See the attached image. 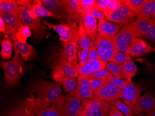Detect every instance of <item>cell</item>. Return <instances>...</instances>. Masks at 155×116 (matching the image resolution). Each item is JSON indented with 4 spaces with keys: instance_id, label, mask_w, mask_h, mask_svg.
<instances>
[{
    "instance_id": "obj_50",
    "label": "cell",
    "mask_w": 155,
    "mask_h": 116,
    "mask_svg": "<svg viewBox=\"0 0 155 116\" xmlns=\"http://www.w3.org/2000/svg\"><path fill=\"white\" fill-rule=\"evenodd\" d=\"M138 116H146V115L143 113H140V114H138Z\"/></svg>"
},
{
    "instance_id": "obj_42",
    "label": "cell",
    "mask_w": 155,
    "mask_h": 116,
    "mask_svg": "<svg viewBox=\"0 0 155 116\" xmlns=\"http://www.w3.org/2000/svg\"><path fill=\"white\" fill-rule=\"evenodd\" d=\"M88 78L91 88L94 92L107 81V79H99V78L89 77Z\"/></svg>"
},
{
    "instance_id": "obj_34",
    "label": "cell",
    "mask_w": 155,
    "mask_h": 116,
    "mask_svg": "<svg viewBox=\"0 0 155 116\" xmlns=\"http://www.w3.org/2000/svg\"><path fill=\"white\" fill-rule=\"evenodd\" d=\"M31 29L28 26L22 24L15 34L12 35L13 40H17L21 42L26 43V39L31 36Z\"/></svg>"
},
{
    "instance_id": "obj_32",
    "label": "cell",
    "mask_w": 155,
    "mask_h": 116,
    "mask_svg": "<svg viewBox=\"0 0 155 116\" xmlns=\"http://www.w3.org/2000/svg\"><path fill=\"white\" fill-rule=\"evenodd\" d=\"M8 12L19 13V6L17 2L13 0H1L0 13Z\"/></svg>"
},
{
    "instance_id": "obj_16",
    "label": "cell",
    "mask_w": 155,
    "mask_h": 116,
    "mask_svg": "<svg viewBox=\"0 0 155 116\" xmlns=\"http://www.w3.org/2000/svg\"><path fill=\"white\" fill-rule=\"evenodd\" d=\"M142 89L137 88L131 82L122 90L124 103L129 106L132 110L137 101L141 96Z\"/></svg>"
},
{
    "instance_id": "obj_7",
    "label": "cell",
    "mask_w": 155,
    "mask_h": 116,
    "mask_svg": "<svg viewBox=\"0 0 155 116\" xmlns=\"http://www.w3.org/2000/svg\"><path fill=\"white\" fill-rule=\"evenodd\" d=\"M21 61L19 55H15L11 61H1V66L3 69L8 86L17 85L21 74Z\"/></svg>"
},
{
    "instance_id": "obj_44",
    "label": "cell",
    "mask_w": 155,
    "mask_h": 116,
    "mask_svg": "<svg viewBox=\"0 0 155 116\" xmlns=\"http://www.w3.org/2000/svg\"><path fill=\"white\" fill-rule=\"evenodd\" d=\"M153 20V23L151 28L149 31L145 34L143 38H145L152 42L155 43V20Z\"/></svg>"
},
{
    "instance_id": "obj_48",
    "label": "cell",
    "mask_w": 155,
    "mask_h": 116,
    "mask_svg": "<svg viewBox=\"0 0 155 116\" xmlns=\"http://www.w3.org/2000/svg\"><path fill=\"white\" fill-rule=\"evenodd\" d=\"M0 30H1V32L6 34L5 24H4V22L2 20V18L1 17H0Z\"/></svg>"
},
{
    "instance_id": "obj_20",
    "label": "cell",
    "mask_w": 155,
    "mask_h": 116,
    "mask_svg": "<svg viewBox=\"0 0 155 116\" xmlns=\"http://www.w3.org/2000/svg\"><path fill=\"white\" fill-rule=\"evenodd\" d=\"M84 28L88 38L94 42L98 35L97 19L90 14H82Z\"/></svg>"
},
{
    "instance_id": "obj_19",
    "label": "cell",
    "mask_w": 155,
    "mask_h": 116,
    "mask_svg": "<svg viewBox=\"0 0 155 116\" xmlns=\"http://www.w3.org/2000/svg\"><path fill=\"white\" fill-rule=\"evenodd\" d=\"M124 25L109 22L105 19L100 20L98 26V35L109 38H113L118 33Z\"/></svg>"
},
{
    "instance_id": "obj_41",
    "label": "cell",
    "mask_w": 155,
    "mask_h": 116,
    "mask_svg": "<svg viewBox=\"0 0 155 116\" xmlns=\"http://www.w3.org/2000/svg\"><path fill=\"white\" fill-rule=\"evenodd\" d=\"M107 81H108L114 84L120 89L122 90L124 88H125L126 85L129 84L131 82L126 80V79H120V78H116L111 76V75L109 76L107 78Z\"/></svg>"
},
{
    "instance_id": "obj_21",
    "label": "cell",
    "mask_w": 155,
    "mask_h": 116,
    "mask_svg": "<svg viewBox=\"0 0 155 116\" xmlns=\"http://www.w3.org/2000/svg\"><path fill=\"white\" fill-rule=\"evenodd\" d=\"M107 63L101 60H88L80 68L79 75L89 76L95 72L105 68Z\"/></svg>"
},
{
    "instance_id": "obj_5",
    "label": "cell",
    "mask_w": 155,
    "mask_h": 116,
    "mask_svg": "<svg viewBox=\"0 0 155 116\" xmlns=\"http://www.w3.org/2000/svg\"><path fill=\"white\" fill-rule=\"evenodd\" d=\"M134 21L124 25L112 38V41L119 51L128 54L133 41L136 37H137L135 30Z\"/></svg>"
},
{
    "instance_id": "obj_10",
    "label": "cell",
    "mask_w": 155,
    "mask_h": 116,
    "mask_svg": "<svg viewBox=\"0 0 155 116\" xmlns=\"http://www.w3.org/2000/svg\"><path fill=\"white\" fill-rule=\"evenodd\" d=\"M96 98L112 103L122 98V90L107 81L94 91Z\"/></svg>"
},
{
    "instance_id": "obj_18",
    "label": "cell",
    "mask_w": 155,
    "mask_h": 116,
    "mask_svg": "<svg viewBox=\"0 0 155 116\" xmlns=\"http://www.w3.org/2000/svg\"><path fill=\"white\" fill-rule=\"evenodd\" d=\"M41 3L45 8L57 15L59 19H61L63 23H68L71 21L68 14L62 7L61 1L59 0H41Z\"/></svg>"
},
{
    "instance_id": "obj_27",
    "label": "cell",
    "mask_w": 155,
    "mask_h": 116,
    "mask_svg": "<svg viewBox=\"0 0 155 116\" xmlns=\"http://www.w3.org/2000/svg\"><path fill=\"white\" fill-rule=\"evenodd\" d=\"M148 0H120L122 4L138 16L141 14Z\"/></svg>"
},
{
    "instance_id": "obj_15",
    "label": "cell",
    "mask_w": 155,
    "mask_h": 116,
    "mask_svg": "<svg viewBox=\"0 0 155 116\" xmlns=\"http://www.w3.org/2000/svg\"><path fill=\"white\" fill-rule=\"evenodd\" d=\"M155 110V97L150 92H146L144 95L140 96L132 109L134 114L138 115Z\"/></svg>"
},
{
    "instance_id": "obj_23",
    "label": "cell",
    "mask_w": 155,
    "mask_h": 116,
    "mask_svg": "<svg viewBox=\"0 0 155 116\" xmlns=\"http://www.w3.org/2000/svg\"><path fill=\"white\" fill-rule=\"evenodd\" d=\"M153 20L149 17L139 15L134 21V28L137 37L143 38L145 34L149 31Z\"/></svg>"
},
{
    "instance_id": "obj_2",
    "label": "cell",
    "mask_w": 155,
    "mask_h": 116,
    "mask_svg": "<svg viewBox=\"0 0 155 116\" xmlns=\"http://www.w3.org/2000/svg\"><path fill=\"white\" fill-rule=\"evenodd\" d=\"M111 103L95 98L82 100L77 116H108Z\"/></svg>"
},
{
    "instance_id": "obj_49",
    "label": "cell",
    "mask_w": 155,
    "mask_h": 116,
    "mask_svg": "<svg viewBox=\"0 0 155 116\" xmlns=\"http://www.w3.org/2000/svg\"><path fill=\"white\" fill-rule=\"evenodd\" d=\"M146 116H155V110L145 113Z\"/></svg>"
},
{
    "instance_id": "obj_28",
    "label": "cell",
    "mask_w": 155,
    "mask_h": 116,
    "mask_svg": "<svg viewBox=\"0 0 155 116\" xmlns=\"http://www.w3.org/2000/svg\"><path fill=\"white\" fill-rule=\"evenodd\" d=\"M79 38L78 43L81 49H89L93 45V42L88 38L84 28L83 21L78 23Z\"/></svg>"
},
{
    "instance_id": "obj_37",
    "label": "cell",
    "mask_w": 155,
    "mask_h": 116,
    "mask_svg": "<svg viewBox=\"0 0 155 116\" xmlns=\"http://www.w3.org/2000/svg\"><path fill=\"white\" fill-rule=\"evenodd\" d=\"M111 104L117 108L125 116H133L134 115L131 108L119 99L112 102Z\"/></svg>"
},
{
    "instance_id": "obj_31",
    "label": "cell",
    "mask_w": 155,
    "mask_h": 116,
    "mask_svg": "<svg viewBox=\"0 0 155 116\" xmlns=\"http://www.w3.org/2000/svg\"><path fill=\"white\" fill-rule=\"evenodd\" d=\"M5 116H35L33 112L27 108L24 103L11 108L9 113Z\"/></svg>"
},
{
    "instance_id": "obj_35",
    "label": "cell",
    "mask_w": 155,
    "mask_h": 116,
    "mask_svg": "<svg viewBox=\"0 0 155 116\" xmlns=\"http://www.w3.org/2000/svg\"><path fill=\"white\" fill-rule=\"evenodd\" d=\"M105 68L107 70L111 76L120 79H125L123 72L121 66L113 62H109L106 65Z\"/></svg>"
},
{
    "instance_id": "obj_22",
    "label": "cell",
    "mask_w": 155,
    "mask_h": 116,
    "mask_svg": "<svg viewBox=\"0 0 155 116\" xmlns=\"http://www.w3.org/2000/svg\"><path fill=\"white\" fill-rule=\"evenodd\" d=\"M13 45L15 55H21L25 61L32 59L36 55L35 51L31 45L26 43L21 42L14 39Z\"/></svg>"
},
{
    "instance_id": "obj_25",
    "label": "cell",
    "mask_w": 155,
    "mask_h": 116,
    "mask_svg": "<svg viewBox=\"0 0 155 116\" xmlns=\"http://www.w3.org/2000/svg\"><path fill=\"white\" fill-rule=\"evenodd\" d=\"M56 82L62 85L65 91L71 93L76 88L78 85V79L73 77L64 76H54L52 77Z\"/></svg>"
},
{
    "instance_id": "obj_38",
    "label": "cell",
    "mask_w": 155,
    "mask_h": 116,
    "mask_svg": "<svg viewBox=\"0 0 155 116\" xmlns=\"http://www.w3.org/2000/svg\"><path fill=\"white\" fill-rule=\"evenodd\" d=\"M88 51L89 49H81L79 48L76 69L78 71L88 60Z\"/></svg>"
},
{
    "instance_id": "obj_46",
    "label": "cell",
    "mask_w": 155,
    "mask_h": 116,
    "mask_svg": "<svg viewBox=\"0 0 155 116\" xmlns=\"http://www.w3.org/2000/svg\"><path fill=\"white\" fill-rule=\"evenodd\" d=\"M89 14L94 16L96 19H97L100 20L104 19V17H105L104 14L101 11L96 8H94L91 10Z\"/></svg>"
},
{
    "instance_id": "obj_1",
    "label": "cell",
    "mask_w": 155,
    "mask_h": 116,
    "mask_svg": "<svg viewBox=\"0 0 155 116\" xmlns=\"http://www.w3.org/2000/svg\"><path fill=\"white\" fill-rule=\"evenodd\" d=\"M31 91L42 101H46L51 105L61 94L60 84L53 83L38 79L31 86Z\"/></svg>"
},
{
    "instance_id": "obj_33",
    "label": "cell",
    "mask_w": 155,
    "mask_h": 116,
    "mask_svg": "<svg viewBox=\"0 0 155 116\" xmlns=\"http://www.w3.org/2000/svg\"><path fill=\"white\" fill-rule=\"evenodd\" d=\"M2 57L4 60H8L11 58L13 50V44L9 37L6 36L1 41Z\"/></svg>"
},
{
    "instance_id": "obj_6",
    "label": "cell",
    "mask_w": 155,
    "mask_h": 116,
    "mask_svg": "<svg viewBox=\"0 0 155 116\" xmlns=\"http://www.w3.org/2000/svg\"><path fill=\"white\" fill-rule=\"evenodd\" d=\"M42 23L49 28L53 29L60 36V40L62 43L76 42L79 38V27L75 21H69L68 23H62L60 25L51 24L47 21H43Z\"/></svg>"
},
{
    "instance_id": "obj_29",
    "label": "cell",
    "mask_w": 155,
    "mask_h": 116,
    "mask_svg": "<svg viewBox=\"0 0 155 116\" xmlns=\"http://www.w3.org/2000/svg\"><path fill=\"white\" fill-rule=\"evenodd\" d=\"M121 67L125 79L131 81V79L136 75L138 69L134 62L131 60H129L123 64Z\"/></svg>"
},
{
    "instance_id": "obj_3",
    "label": "cell",
    "mask_w": 155,
    "mask_h": 116,
    "mask_svg": "<svg viewBox=\"0 0 155 116\" xmlns=\"http://www.w3.org/2000/svg\"><path fill=\"white\" fill-rule=\"evenodd\" d=\"M81 101L69 94L61 95L50 106L57 111L60 116H76L79 112Z\"/></svg>"
},
{
    "instance_id": "obj_9",
    "label": "cell",
    "mask_w": 155,
    "mask_h": 116,
    "mask_svg": "<svg viewBox=\"0 0 155 116\" xmlns=\"http://www.w3.org/2000/svg\"><path fill=\"white\" fill-rule=\"evenodd\" d=\"M35 116H60L57 111L46 101H42L33 94L23 102Z\"/></svg>"
},
{
    "instance_id": "obj_39",
    "label": "cell",
    "mask_w": 155,
    "mask_h": 116,
    "mask_svg": "<svg viewBox=\"0 0 155 116\" xmlns=\"http://www.w3.org/2000/svg\"><path fill=\"white\" fill-rule=\"evenodd\" d=\"M155 15V0H148L139 15L150 18Z\"/></svg>"
},
{
    "instance_id": "obj_51",
    "label": "cell",
    "mask_w": 155,
    "mask_h": 116,
    "mask_svg": "<svg viewBox=\"0 0 155 116\" xmlns=\"http://www.w3.org/2000/svg\"><path fill=\"white\" fill-rule=\"evenodd\" d=\"M151 17H152V19H154V20H155V15H152V16H151Z\"/></svg>"
},
{
    "instance_id": "obj_36",
    "label": "cell",
    "mask_w": 155,
    "mask_h": 116,
    "mask_svg": "<svg viewBox=\"0 0 155 116\" xmlns=\"http://www.w3.org/2000/svg\"><path fill=\"white\" fill-rule=\"evenodd\" d=\"M79 3L82 14H89L95 8L96 0H79Z\"/></svg>"
},
{
    "instance_id": "obj_14",
    "label": "cell",
    "mask_w": 155,
    "mask_h": 116,
    "mask_svg": "<svg viewBox=\"0 0 155 116\" xmlns=\"http://www.w3.org/2000/svg\"><path fill=\"white\" fill-rule=\"evenodd\" d=\"M153 52L155 53V47H152L141 38L136 37L128 54L131 57H137Z\"/></svg>"
},
{
    "instance_id": "obj_43",
    "label": "cell",
    "mask_w": 155,
    "mask_h": 116,
    "mask_svg": "<svg viewBox=\"0 0 155 116\" xmlns=\"http://www.w3.org/2000/svg\"><path fill=\"white\" fill-rule=\"evenodd\" d=\"M110 75V74L108 71L107 70L106 68H104L95 72L94 74L88 76V77L99 78V79H107Z\"/></svg>"
},
{
    "instance_id": "obj_26",
    "label": "cell",
    "mask_w": 155,
    "mask_h": 116,
    "mask_svg": "<svg viewBox=\"0 0 155 116\" xmlns=\"http://www.w3.org/2000/svg\"><path fill=\"white\" fill-rule=\"evenodd\" d=\"M121 4L120 0H96L95 8L101 11L105 15L118 8Z\"/></svg>"
},
{
    "instance_id": "obj_17",
    "label": "cell",
    "mask_w": 155,
    "mask_h": 116,
    "mask_svg": "<svg viewBox=\"0 0 155 116\" xmlns=\"http://www.w3.org/2000/svg\"><path fill=\"white\" fill-rule=\"evenodd\" d=\"M61 3L70 20L75 21L78 24L83 21L79 0H61Z\"/></svg>"
},
{
    "instance_id": "obj_30",
    "label": "cell",
    "mask_w": 155,
    "mask_h": 116,
    "mask_svg": "<svg viewBox=\"0 0 155 116\" xmlns=\"http://www.w3.org/2000/svg\"><path fill=\"white\" fill-rule=\"evenodd\" d=\"M32 12L38 18L42 17H53L58 18L57 15L48 10L41 3V1L37 0V2L31 8Z\"/></svg>"
},
{
    "instance_id": "obj_13",
    "label": "cell",
    "mask_w": 155,
    "mask_h": 116,
    "mask_svg": "<svg viewBox=\"0 0 155 116\" xmlns=\"http://www.w3.org/2000/svg\"><path fill=\"white\" fill-rule=\"evenodd\" d=\"M0 17L4 22L6 34L8 35L15 34L22 24L20 14L18 12L0 13Z\"/></svg>"
},
{
    "instance_id": "obj_8",
    "label": "cell",
    "mask_w": 155,
    "mask_h": 116,
    "mask_svg": "<svg viewBox=\"0 0 155 116\" xmlns=\"http://www.w3.org/2000/svg\"><path fill=\"white\" fill-rule=\"evenodd\" d=\"M93 45L95 47L101 57V60L105 63L111 62L117 50L112 41V38L104 37L97 35L96 40L93 42Z\"/></svg>"
},
{
    "instance_id": "obj_24",
    "label": "cell",
    "mask_w": 155,
    "mask_h": 116,
    "mask_svg": "<svg viewBox=\"0 0 155 116\" xmlns=\"http://www.w3.org/2000/svg\"><path fill=\"white\" fill-rule=\"evenodd\" d=\"M62 45L68 61L76 69L78 54L79 49L78 43L76 42H71L62 43Z\"/></svg>"
},
{
    "instance_id": "obj_45",
    "label": "cell",
    "mask_w": 155,
    "mask_h": 116,
    "mask_svg": "<svg viewBox=\"0 0 155 116\" xmlns=\"http://www.w3.org/2000/svg\"><path fill=\"white\" fill-rule=\"evenodd\" d=\"M89 60H101L95 47L93 45L89 48Z\"/></svg>"
},
{
    "instance_id": "obj_11",
    "label": "cell",
    "mask_w": 155,
    "mask_h": 116,
    "mask_svg": "<svg viewBox=\"0 0 155 116\" xmlns=\"http://www.w3.org/2000/svg\"><path fill=\"white\" fill-rule=\"evenodd\" d=\"M105 17L112 22L124 26L134 21L137 16L127 7L121 4L118 8L105 15Z\"/></svg>"
},
{
    "instance_id": "obj_47",
    "label": "cell",
    "mask_w": 155,
    "mask_h": 116,
    "mask_svg": "<svg viewBox=\"0 0 155 116\" xmlns=\"http://www.w3.org/2000/svg\"><path fill=\"white\" fill-rule=\"evenodd\" d=\"M108 116H125L117 108L111 105Z\"/></svg>"
},
{
    "instance_id": "obj_40",
    "label": "cell",
    "mask_w": 155,
    "mask_h": 116,
    "mask_svg": "<svg viewBox=\"0 0 155 116\" xmlns=\"http://www.w3.org/2000/svg\"><path fill=\"white\" fill-rule=\"evenodd\" d=\"M131 58L128 54L117 51L114 55L111 62L121 66L125 62L131 60Z\"/></svg>"
},
{
    "instance_id": "obj_12",
    "label": "cell",
    "mask_w": 155,
    "mask_h": 116,
    "mask_svg": "<svg viewBox=\"0 0 155 116\" xmlns=\"http://www.w3.org/2000/svg\"><path fill=\"white\" fill-rule=\"evenodd\" d=\"M69 95L81 100L84 99H95L94 92L91 90L88 77L79 75L76 88Z\"/></svg>"
},
{
    "instance_id": "obj_4",
    "label": "cell",
    "mask_w": 155,
    "mask_h": 116,
    "mask_svg": "<svg viewBox=\"0 0 155 116\" xmlns=\"http://www.w3.org/2000/svg\"><path fill=\"white\" fill-rule=\"evenodd\" d=\"M31 6H19V14L21 23L33 30L35 39L41 40L46 35L45 28L42 25L40 18L33 14Z\"/></svg>"
}]
</instances>
